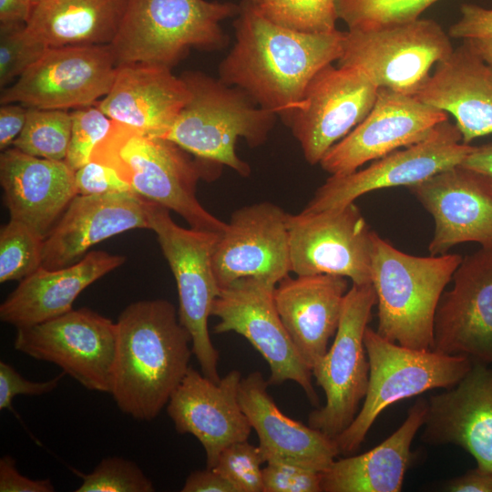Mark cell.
I'll list each match as a JSON object with an SVG mask.
<instances>
[{"instance_id":"1","label":"cell","mask_w":492,"mask_h":492,"mask_svg":"<svg viewBox=\"0 0 492 492\" xmlns=\"http://www.w3.org/2000/svg\"><path fill=\"white\" fill-rule=\"evenodd\" d=\"M239 5L235 42L219 66V78L286 122L313 76L340 58L345 32L301 33L270 22L251 0Z\"/></svg>"},{"instance_id":"2","label":"cell","mask_w":492,"mask_h":492,"mask_svg":"<svg viewBox=\"0 0 492 492\" xmlns=\"http://www.w3.org/2000/svg\"><path fill=\"white\" fill-rule=\"evenodd\" d=\"M116 323L109 394L124 414L151 421L190 368L191 337L175 306L163 299L128 305Z\"/></svg>"},{"instance_id":"3","label":"cell","mask_w":492,"mask_h":492,"mask_svg":"<svg viewBox=\"0 0 492 492\" xmlns=\"http://www.w3.org/2000/svg\"><path fill=\"white\" fill-rule=\"evenodd\" d=\"M190 154L171 140L113 120L91 160L113 168L135 194L176 212L190 228L221 233L227 222L210 213L196 193L206 166L216 163L192 159Z\"/></svg>"},{"instance_id":"4","label":"cell","mask_w":492,"mask_h":492,"mask_svg":"<svg viewBox=\"0 0 492 492\" xmlns=\"http://www.w3.org/2000/svg\"><path fill=\"white\" fill-rule=\"evenodd\" d=\"M462 259L448 252L411 255L374 232L371 283L376 294L375 331L392 343L433 350L436 307Z\"/></svg>"},{"instance_id":"5","label":"cell","mask_w":492,"mask_h":492,"mask_svg":"<svg viewBox=\"0 0 492 492\" xmlns=\"http://www.w3.org/2000/svg\"><path fill=\"white\" fill-rule=\"evenodd\" d=\"M180 77L190 97L159 138L175 142L198 159L249 176L251 168L237 155L236 142L241 138L251 148L262 145L278 116L219 77L200 71H186Z\"/></svg>"},{"instance_id":"6","label":"cell","mask_w":492,"mask_h":492,"mask_svg":"<svg viewBox=\"0 0 492 492\" xmlns=\"http://www.w3.org/2000/svg\"><path fill=\"white\" fill-rule=\"evenodd\" d=\"M239 4L208 0H129L110 46L117 65L145 63L172 68L192 48L214 51L228 44L220 23Z\"/></svg>"},{"instance_id":"7","label":"cell","mask_w":492,"mask_h":492,"mask_svg":"<svg viewBox=\"0 0 492 492\" xmlns=\"http://www.w3.org/2000/svg\"><path fill=\"white\" fill-rule=\"evenodd\" d=\"M364 343L369 362L366 395L353 423L333 438L339 454L345 456L360 448L375 419L388 406L432 389L455 386L473 364L464 355L392 343L369 326Z\"/></svg>"},{"instance_id":"8","label":"cell","mask_w":492,"mask_h":492,"mask_svg":"<svg viewBox=\"0 0 492 492\" xmlns=\"http://www.w3.org/2000/svg\"><path fill=\"white\" fill-rule=\"evenodd\" d=\"M147 210L149 229L155 232L176 281L179 320L191 337L192 353L202 374L219 382L220 355L210 339L208 322L220 292L211 256L220 233L183 228L172 220L169 209L149 200Z\"/></svg>"},{"instance_id":"9","label":"cell","mask_w":492,"mask_h":492,"mask_svg":"<svg viewBox=\"0 0 492 492\" xmlns=\"http://www.w3.org/2000/svg\"><path fill=\"white\" fill-rule=\"evenodd\" d=\"M450 36L432 19L348 30L339 67L354 68L378 88L416 96L433 66L453 51Z\"/></svg>"},{"instance_id":"10","label":"cell","mask_w":492,"mask_h":492,"mask_svg":"<svg viewBox=\"0 0 492 492\" xmlns=\"http://www.w3.org/2000/svg\"><path fill=\"white\" fill-rule=\"evenodd\" d=\"M375 304L371 282L352 283L333 342L312 368L316 384L324 392L325 404L309 415L308 425L333 439L353 423L366 395L369 362L364 335Z\"/></svg>"},{"instance_id":"11","label":"cell","mask_w":492,"mask_h":492,"mask_svg":"<svg viewBox=\"0 0 492 492\" xmlns=\"http://www.w3.org/2000/svg\"><path fill=\"white\" fill-rule=\"evenodd\" d=\"M275 286L264 279L248 277L221 288L211 307V316L219 318L213 333L234 332L246 338L269 364V384L295 382L311 404L317 405L312 370L297 352L276 309Z\"/></svg>"},{"instance_id":"12","label":"cell","mask_w":492,"mask_h":492,"mask_svg":"<svg viewBox=\"0 0 492 492\" xmlns=\"http://www.w3.org/2000/svg\"><path fill=\"white\" fill-rule=\"evenodd\" d=\"M290 272L332 274L352 283L371 282L374 231L354 202L287 216Z\"/></svg>"},{"instance_id":"13","label":"cell","mask_w":492,"mask_h":492,"mask_svg":"<svg viewBox=\"0 0 492 492\" xmlns=\"http://www.w3.org/2000/svg\"><path fill=\"white\" fill-rule=\"evenodd\" d=\"M117 323L88 309L17 329L15 349L55 364L88 390L110 393Z\"/></svg>"},{"instance_id":"14","label":"cell","mask_w":492,"mask_h":492,"mask_svg":"<svg viewBox=\"0 0 492 492\" xmlns=\"http://www.w3.org/2000/svg\"><path fill=\"white\" fill-rule=\"evenodd\" d=\"M117 67L110 45L48 47L1 90L0 104L66 110L97 105L109 92Z\"/></svg>"},{"instance_id":"15","label":"cell","mask_w":492,"mask_h":492,"mask_svg":"<svg viewBox=\"0 0 492 492\" xmlns=\"http://www.w3.org/2000/svg\"><path fill=\"white\" fill-rule=\"evenodd\" d=\"M473 145L465 144L456 124L439 123L423 140L395 150L371 165L343 176H330L302 210L321 211L354 202L368 192L411 187L460 165Z\"/></svg>"},{"instance_id":"16","label":"cell","mask_w":492,"mask_h":492,"mask_svg":"<svg viewBox=\"0 0 492 492\" xmlns=\"http://www.w3.org/2000/svg\"><path fill=\"white\" fill-rule=\"evenodd\" d=\"M377 91L373 82L352 67L330 64L313 76L299 107L285 122L310 165L319 164L335 143L365 118Z\"/></svg>"},{"instance_id":"17","label":"cell","mask_w":492,"mask_h":492,"mask_svg":"<svg viewBox=\"0 0 492 492\" xmlns=\"http://www.w3.org/2000/svg\"><path fill=\"white\" fill-rule=\"evenodd\" d=\"M447 119V113L415 96L378 88L369 114L319 164L330 176L350 174L369 161L425 139Z\"/></svg>"},{"instance_id":"18","label":"cell","mask_w":492,"mask_h":492,"mask_svg":"<svg viewBox=\"0 0 492 492\" xmlns=\"http://www.w3.org/2000/svg\"><path fill=\"white\" fill-rule=\"evenodd\" d=\"M434 319L433 350L492 364V250L463 257Z\"/></svg>"},{"instance_id":"19","label":"cell","mask_w":492,"mask_h":492,"mask_svg":"<svg viewBox=\"0 0 492 492\" xmlns=\"http://www.w3.org/2000/svg\"><path fill=\"white\" fill-rule=\"evenodd\" d=\"M287 216L268 201L241 207L231 214L211 256L220 290L248 277L277 284L291 272Z\"/></svg>"},{"instance_id":"20","label":"cell","mask_w":492,"mask_h":492,"mask_svg":"<svg viewBox=\"0 0 492 492\" xmlns=\"http://www.w3.org/2000/svg\"><path fill=\"white\" fill-rule=\"evenodd\" d=\"M409 190L434 220L430 255L464 242L492 250V189L483 175L456 165Z\"/></svg>"},{"instance_id":"21","label":"cell","mask_w":492,"mask_h":492,"mask_svg":"<svg viewBox=\"0 0 492 492\" xmlns=\"http://www.w3.org/2000/svg\"><path fill=\"white\" fill-rule=\"evenodd\" d=\"M241 378L231 370L214 382L190 367L167 404L177 432L194 436L203 446L208 468L225 447L248 440L252 429L239 402Z\"/></svg>"},{"instance_id":"22","label":"cell","mask_w":492,"mask_h":492,"mask_svg":"<svg viewBox=\"0 0 492 492\" xmlns=\"http://www.w3.org/2000/svg\"><path fill=\"white\" fill-rule=\"evenodd\" d=\"M421 440L431 446L455 445L469 453L477 466L492 471V367L473 363L453 387L430 395Z\"/></svg>"},{"instance_id":"23","label":"cell","mask_w":492,"mask_h":492,"mask_svg":"<svg viewBox=\"0 0 492 492\" xmlns=\"http://www.w3.org/2000/svg\"><path fill=\"white\" fill-rule=\"evenodd\" d=\"M133 229H149L145 199L133 192L77 195L45 238L42 266H69L97 243Z\"/></svg>"},{"instance_id":"24","label":"cell","mask_w":492,"mask_h":492,"mask_svg":"<svg viewBox=\"0 0 492 492\" xmlns=\"http://www.w3.org/2000/svg\"><path fill=\"white\" fill-rule=\"evenodd\" d=\"M0 182L10 219L45 238L77 195L75 171L65 160L31 156L15 147L0 155Z\"/></svg>"},{"instance_id":"25","label":"cell","mask_w":492,"mask_h":492,"mask_svg":"<svg viewBox=\"0 0 492 492\" xmlns=\"http://www.w3.org/2000/svg\"><path fill=\"white\" fill-rule=\"evenodd\" d=\"M348 290L347 278L332 274H288L274 288L280 318L311 370L334 337Z\"/></svg>"},{"instance_id":"26","label":"cell","mask_w":492,"mask_h":492,"mask_svg":"<svg viewBox=\"0 0 492 492\" xmlns=\"http://www.w3.org/2000/svg\"><path fill=\"white\" fill-rule=\"evenodd\" d=\"M190 97L186 83L170 68L131 63L118 66L109 92L97 106L116 122L160 137Z\"/></svg>"},{"instance_id":"27","label":"cell","mask_w":492,"mask_h":492,"mask_svg":"<svg viewBox=\"0 0 492 492\" xmlns=\"http://www.w3.org/2000/svg\"><path fill=\"white\" fill-rule=\"evenodd\" d=\"M259 371L241 378L239 402L256 432L264 462L282 461L320 472L339 455L333 438L284 415L268 392Z\"/></svg>"},{"instance_id":"28","label":"cell","mask_w":492,"mask_h":492,"mask_svg":"<svg viewBox=\"0 0 492 492\" xmlns=\"http://www.w3.org/2000/svg\"><path fill=\"white\" fill-rule=\"evenodd\" d=\"M415 97L451 114L465 144L492 134V67L466 40L436 65Z\"/></svg>"},{"instance_id":"29","label":"cell","mask_w":492,"mask_h":492,"mask_svg":"<svg viewBox=\"0 0 492 492\" xmlns=\"http://www.w3.org/2000/svg\"><path fill=\"white\" fill-rule=\"evenodd\" d=\"M125 261L121 255L94 251L64 268L41 266L2 302L0 320L20 329L63 315L73 309L75 300L87 287Z\"/></svg>"},{"instance_id":"30","label":"cell","mask_w":492,"mask_h":492,"mask_svg":"<svg viewBox=\"0 0 492 492\" xmlns=\"http://www.w3.org/2000/svg\"><path fill=\"white\" fill-rule=\"evenodd\" d=\"M427 400L419 398L404 423L373 449L334 461L322 472L323 492H398L414 455L411 444L423 426Z\"/></svg>"},{"instance_id":"31","label":"cell","mask_w":492,"mask_h":492,"mask_svg":"<svg viewBox=\"0 0 492 492\" xmlns=\"http://www.w3.org/2000/svg\"><path fill=\"white\" fill-rule=\"evenodd\" d=\"M129 0H43L26 28L48 47L111 45Z\"/></svg>"},{"instance_id":"32","label":"cell","mask_w":492,"mask_h":492,"mask_svg":"<svg viewBox=\"0 0 492 492\" xmlns=\"http://www.w3.org/2000/svg\"><path fill=\"white\" fill-rule=\"evenodd\" d=\"M70 136L67 110L27 108L26 124L13 147L31 156L65 160Z\"/></svg>"},{"instance_id":"33","label":"cell","mask_w":492,"mask_h":492,"mask_svg":"<svg viewBox=\"0 0 492 492\" xmlns=\"http://www.w3.org/2000/svg\"><path fill=\"white\" fill-rule=\"evenodd\" d=\"M258 12L270 22L305 34L334 32L336 0H258Z\"/></svg>"},{"instance_id":"34","label":"cell","mask_w":492,"mask_h":492,"mask_svg":"<svg viewBox=\"0 0 492 492\" xmlns=\"http://www.w3.org/2000/svg\"><path fill=\"white\" fill-rule=\"evenodd\" d=\"M45 237L19 220L0 231V282L26 278L42 266Z\"/></svg>"},{"instance_id":"35","label":"cell","mask_w":492,"mask_h":492,"mask_svg":"<svg viewBox=\"0 0 492 492\" xmlns=\"http://www.w3.org/2000/svg\"><path fill=\"white\" fill-rule=\"evenodd\" d=\"M437 1L336 0V7L348 30H362L416 20Z\"/></svg>"},{"instance_id":"36","label":"cell","mask_w":492,"mask_h":492,"mask_svg":"<svg viewBox=\"0 0 492 492\" xmlns=\"http://www.w3.org/2000/svg\"><path fill=\"white\" fill-rule=\"evenodd\" d=\"M26 24L0 25V87L14 83L47 50Z\"/></svg>"},{"instance_id":"37","label":"cell","mask_w":492,"mask_h":492,"mask_svg":"<svg viewBox=\"0 0 492 492\" xmlns=\"http://www.w3.org/2000/svg\"><path fill=\"white\" fill-rule=\"evenodd\" d=\"M77 492H152L151 480L133 461L118 456L102 459L92 472L82 475Z\"/></svg>"},{"instance_id":"38","label":"cell","mask_w":492,"mask_h":492,"mask_svg":"<svg viewBox=\"0 0 492 492\" xmlns=\"http://www.w3.org/2000/svg\"><path fill=\"white\" fill-rule=\"evenodd\" d=\"M76 108L70 112L71 136L65 161L76 171L91 160L97 144L108 133L113 120L97 106Z\"/></svg>"},{"instance_id":"39","label":"cell","mask_w":492,"mask_h":492,"mask_svg":"<svg viewBox=\"0 0 492 492\" xmlns=\"http://www.w3.org/2000/svg\"><path fill=\"white\" fill-rule=\"evenodd\" d=\"M262 463L259 446L244 440L225 447L213 468L225 477L237 492H264Z\"/></svg>"},{"instance_id":"40","label":"cell","mask_w":492,"mask_h":492,"mask_svg":"<svg viewBox=\"0 0 492 492\" xmlns=\"http://www.w3.org/2000/svg\"><path fill=\"white\" fill-rule=\"evenodd\" d=\"M264 492H322V472L272 461L262 467Z\"/></svg>"},{"instance_id":"41","label":"cell","mask_w":492,"mask_h":492,"mask_svg":"<svg viewBox=\"0 0 492 492\" xmlns=\"http://www.w3.org/2000/svg\"><path fill=\"white\" fill-rule=\"evenodd\" d=\"M75 186L77 195L134 193L113 168L94 160L75 171Z\"/></svg>"},{"instance_id":"42","label":"cell","mask_w":492,"mask_h":492,"mask_svg":"<svg viewBox=\"0 0 492 492\" xmlns=\"http://www.w3.org/2000/svg\"><path fill=\"white\" fill-rule=\"evenodd\" d=\"M65 373L44 382L24 378L12 365L0 362V410L8 409L17 395H42L57 387Z\"/></svg>"},{"instance_id":"43","label":"cell","mask_w":492,"mask_h":492,"mask_svg":"<svg viewBox=\"0 0 492 492\" xmlns=\"http://www.w3.org/2000/svg\"><path fill=\"white\" fill-rule=\"evenodd\" d=\"M448 35L462 40L492 37V8L465 3L460 18L450 26Z\"/></svg>"},{"instance_id":"44","label":"cell","mask_w":492,"mask_h":492,"mask_svg":"<svg viewBox=\"0 0 492 492\" xmlns=\"http://www.w3.org/2000/svg\"><path fill=\"white\" fill-rule=\"evenodd\" d=\"M1 492H53L55 487L50 479H30L18 471L15 460L10 456L0 459Z\"/></svg>"},{"instance_id":"45","label":"cell","mask_w":492,"mask_h":492,"mask_svg":"<svg viewBox=\"0 0 492 492\" xmlns=\"http://www.w3.org/2000/svg\"><path fill=\"white\" fill-rule=\"evenodd\" d=\"M27 108L18 103L1 104L0 149H8L21 134L26 124Z\"/></svg>"},{"instance_id":"46","label":"cell","mask_w":492,"mask_h":492,"mask_svg":"<svg viewBox=\"0 0 492 492\" xmlns=\"http://www.w3.org/2000/svg\"><path fill=\"white\" fill-rule=\"evenodd\" d=\"M181 492H237L235 487L214 468L191 472L185 480Z\"/></svg>"},{"instance_id":"47","label":"cell","mask_w":492,"mask_h":492,"mask_svg":"<svg viewBox=\"0 0 492 492\" xmlns=\"http://www.w3.org/2000/svg\"><path fill=\"white\" fill-rule=\"evenodd\" d=\"M443 488L451 492H492V471L477 466L446 481Z\"/></svg>"},{"instance_id":"48","label":"cell","mask_w":492,"mask_h":492,"mask_svg":"<svg viewBox=\"0 0 492 492\" xmlns=\"http://www.w3.org/2000/svg\"><path fill=\"white\" fill-rule=\"evenodd\" d=\"M460 165L483 175L492 189V142L473 146Z\"/></svg>"},{"instance_id":"49","label":"cell","mask_w":492,"mask_h":492,"mask_svg":"<svg viewBox=\"0 0 492 492\" xmlns=\"http://www.w3.org/2000/svg\"><path fill=\"white\" fill-rule=\"evenodd\" d=\"M33 6L30 0H0V25L27 24Z\"/></svg>"},{"instance_id":"50","label":"cell","mask_w":492,"mask_h":492,"mask_svg":"<svg viewBox=\"0 0 492 492\" xmlns=\"http://www.w3.org/2000/svg\"><path fill=\"white\" fill-rule=\"evenodd\" d=\"M474 51L492 67V37L466 39Z\"/></svg>"},{"instance_id":"51","label":"cell","mask_w":492,"mask_h":492,"mask_svg":"<svg viewBox=\"0 0 492 492\" xmlns=\"http://www.w3.org/2000/svg\"><path fill=\"white\" fill-rule=\"evenodd\" d=\"M43 0H30V2L33 4V5H36L37 3L41 2Z\"/></svg>"},{"instance_id":"52","label":"cell","mask_w":492,"mask_h":492,"mask_svg":"<svg viewBox=\"0 0 492 492\" xmlns=\"http://www.w3.org/2000/svg\"><path fill=\"white\" fill-rule=\"evenodd\" d=\"M252 3H256L258 0H251Z\"/></svg>"}]
</instances>
